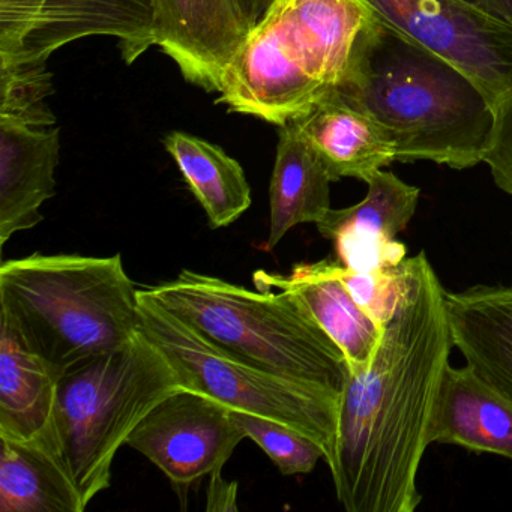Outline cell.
I'll use <instances>...</instances> for the list:
<instances>
[{
  "mask_svg": "<svg viewBox=\"0 0 512 512\" xmlns=\"http://www.w3.org/2000/svg\"><path fill=\"white\" fill-rule=\"evenodd\" d=\"M407 287L367 365L349 368L328 461L347 512H413L416 476L454 347L439 277L424 251L407 257Z\"/></svg>",
  "mask_w": 512,
  "mask_h": 512,
  "instance_id": "1",
  "label": "cell"
},
{
  "mask_svg": "<svg viewBox=\"0 0 512 512\" xmlns=\"http://www.w3.org/2000/svg\"><path fill=\"white\" fill-rule=\"evenodd\" d=\"M337 94L382 127L397 161L463 170L487 154L494 109L481 88L379 19Z\"/></svg>",
  "mask_w": 512,
  "mask_h": 512,
  "instance_id": "2",
  "label": "cell"
},
{
  "mask_svg": "<svg viewBox=\"0 0 512 512\" xmlns=\"http://www.w3.org/2000/svg\"><path fill=\"white\" fill-rule=\"evenodd\" d=\"M376 23L364 0H275L227 67L217 103L284 127L349 80Z\"/></svg>",
  "mask_w": 512,
  "mask_h": 512,
  "instance_id": "3",
  "label": "cell"
},
{
  "mask_svg": "<svg viewBox=\"0 0 512 512\" xmlns=\"http://www.w3.org/2000/svg\"><path fill=\"white\" fill-rule=\"evenodd\" d=\"M0 322L59 376L140 331L139 289L121 254H41L0 265Z\"/></svg>",
  "mask_w": 512,
  "mask_h": 512,
  "instance_id": "4",
  "label": "cell"
},
{
  "mask_svg": "<svg viewBox=\"0 0 512 512\" xmlns=\"http://www.w3.org/2000/svg\"><path fill=\"white\" fill-rule=\"evenodd\" d=\"M140 289L232 355L341 398L346 356L289 293L245 289L188 269Z\"/></svg>",
  "mask_w": 512,
  "mask_h": 512,
  "instance_id": "5",
  "label": "cell"
},
{
  "mask_svg": "<svg viewBox=\"0 0 512 512\" xmlns=\"http://www.w3.org/2000/svg\"><path fill=\"white\" fill-rule=\"evenodd\" d=\"M185 386L175 365L142 331L59 379L49 455L85 508L112 485L113 461L134 428Z\"/></svg>",
  "mask_w": 512,
  "mask_h": 512,
  "instance_id": "6",
  "label": "cell"
},
{
  "mask_svg": "<svg viewBox=\"0 0 512 512\" xmlns=\"http://www.w3.org/2000/svg\"><path fill=\"white\" fill-rule=\"evenodd\" d=\"M140 331L191 388L233 410L280 422L319 443L331 460L340 398L262 370L203 337L139 289Z\"/></svg>",
  "mask_w": 512,
  "mask_h": 512,
  "instance_id": "7",
  "label": "cell"
},
{
  "mask_svg": "<svg viewBox=\"0 0 512 512\" xmlns=\"http://www.w3.org/2000/svg\"><path fill=\"white\" fill-rule=\"evenodd\" d=\"M155 0H0V68L47 64L88 37L119 41L128 65L155 46Z\"/></svg>",
  "mask_w": 512,
  "mask_h": 512,
  "instance_id": "8",
  "label": "cell"
},
{
  "mask_svg": "<svg viewBox=\"0 0 512 512\" xmlns=\"http://www.w3.org/2000/svg\"><path fill=\"white\" fill-rule=\"evenodd\" d=\"M374 16L460 68L496 109L512 92V25L463 0H364Z\"/></svg>",
  "mask_w": 512,
  "mask_h": 512,
  "instance_id": "9",
  "label": "cell"
},
{
  "mask_svg": "<svg viewBox=\"0 0 512 512\" xmlns=\"http://www.w3.org/2000/svg\"><path fill=\"white\" fill-rule=\"evenodd\" d=\"M244 439L229 406L185 386L142 419L127 445L155 464L187 503L191 487L224 467Z\"/></svg>",
  "mask_w": 512,
  "mask_h": 512,
  "instance_id": "10",
  "label": "cell"
},
{
  "mask_svg": "<svg viewBox=\"0 0 512 512\" xmlns=\"http://www.w3.org/2000/svg\"><path fill=\"white\" fill-rule=\"evenodd\" d=\"M154 32L155 46L187 82L220 94L224 73L250 29L236 0H155Z\"/></svg>",
  "mask_w": 512,
  "mask_h": 512,
  "instance_id": "11",
  "label": "cell"
},
{
  "mask_svg": "<svg viewBox=\"0 0 512 512\" xmlns=\"http://www.w3.org/2000/svg\"><path fill=\"white\" fill-rule=\"evenodd\" d=\"M367 185L362 202L331 209L317 229L334 242L338 262L346 268L371 271L398 266L407 259V250L397 235L415 215L419 188L383 170L370 176Z\"/></svg>",
  "mask_w": 512,
  "mask_h": 512,
  "instance_id": "12",
  "label": "cell"
},
{
  "mask_svg": "<svg viewBox=\"0 0 512 512\" xmlns=\"http://www.w3.org/2000/svg\"><path fill=\"white\" fill-rule=\"evenodd\" d=\"M61 130L0 118V245L44 220L41 206L56 194Z\"/></svg>",
  "mask_w": 512,
  "mask_h": 512,
  "instance_id": "13",
  "label": "cell"
},
{
  "mask_svg": "<svg viewBox=\"0 0 512 512\" xmlns=\"http://www.w3.org/2000/svg\"><path fill=\"white\" fill-rule=\"evenodd\" d=\"M253 281L256 289L292 295L343 350L349 368L367 365L373 358L385 326L355 301L341 278L340 262L298 263L289 275L260 269Z\"/></svg>",
  "mask_w": 512,
  "mask_h": 512,
  "instance_id": "14",
  "label": "cell"
},
{
  "mask_svg": "<svg viewBox=\"0 0 512 512\" xmlns=\"http://www.w3.org/2000/svg\"><path fill=\"white\" fill-rule=\"evenodd\" d=\"M445 302L454 347L512 407V286L446 292Z\"/></svg>",
  "mask_w": 512,
  "mask_h": 512,
  "instance_id": "15",
  "label": "cell"
},
{
  "mask_svg": "<svg viewBox=\"0 0 512 512\" xmlns=\"http://www.w3.org/2000/svg\"><path fill=\"white\" fill-rule=\"evenodd\" d=\"M310 143L332 181L361 179L397 161L394 145L379 124L337 92L292 121Z\"/></svg>",
  "mask_w": 512,
  "mask_h": 512,
  "instance_id": "16",
  "label": "cell"
},
{
  "mask_svg": "<svg viewBox=\"0 0 512 512\" xmlns=\"http://www.w3.org/2000/svg\"><path fill=\"white\" fill-rule=\"evenodd\" d=\"M61 376L0 322V437L49 454Z\"/></svg>",
  "mask_w": 512,
  "mask_h": 512,
  "instance_id": "17",
  "label": "cell"
},
{
  "mask_svg": "<svg viewBox=\"0 0 512 512\" xmlns=\"http://www.w3.org/2000/svg\"><path fill=\"white\" fill-rule=\"evenodd\" d=\"M430 440L512 460V407L467 365H448L440 385Z\"/></svg>",
  "mask_w": 512,
  "mask_h": 512,
  "instance_id": "18",
  "label": "cell"
},
{
  "mask_svg": "<svg viewBox=\"0 0 512 512\" xmlns=\"http://www.w3.org/2000/svg\"><path fill=\"white\" fill-rule=\"evenodd\" d=\"M331 182L325 164L295 124L280 127L269 187L268 250L277 247L293 227L322 223L332 209Z\"/></svg>",
  "mask_w": 512,
  "mask_h": 512,
  "instance_id": "19",
  "label": "cell"
},
{
  "mask_svg": "<svg viewBox=\"0 0 512 512\" xmlns=\"http://www.w3.org/2000/svg\"><path fill=\"white\" fill-rule=\"evenodd\" d=\"M211 229H223L238 221L253 203L251 187L238 161L220 146L191 134L173 131L164 139Z\"/></svg>",
  "mask_w": 512,
  "mask_h": 512,
  "instance_id": "20",
  "label": "cell"
},
{
  "mask_svg": "<svg viewBox=\"0 0 512 512\" xmlns=\"http://www.w3.org/2000/svg\"><path fill=\"white\" fill-rule=\"evenodd\" d=\"M0 442V511H85L73 482L52 455L5 437Z\"/></svg>",
  "mask_w": 512,
  "mask_h": 512,
  "instance_id": "21",
  "label": "cell"
},
{
  "mask_svg": "<svg viewBox=\"0 0 512 512\" xmlns=\"http://www.w3.org/2000/svg\"><path fill=\"white\" fill-rule=\"evenodd\" d=\"M232 418L245 437L257 443L271 458L283 476L307 475L313 472L319 460H325V451L319 443L287 425L241 410L232 409Z\"/></svg>",
  "mask_w": 512,
  "mask_h": 512,
  "instance_id": "22",
  "label": "cell"
},
{
  "mask_svg": "<svg viewBox=\"0 0 512 512\" xmlns=\"http://www.w3.org/2000/svg\"><path fill=\"white\" fill-rule=\"evenodd\" d=\"M52 94V74L47 64L0 68V118L32 127H53L56 118L46 103Z\"/></svg>",
  "mask_w": 512,
  "mask_h": 512,
  "instance_id": "23",
  "label": "cell"
},
{
  "mask_svg": "<svg viewBox=\"0 0 512 512\" xmlns=\"http://www.w3.org/2000/svg\"><path fill=\"white\" fill-rule=\"evenodd\" d=\"M340 274L355 301L385 326L406 292V260L392 268L371 271H356L340 263Z\"/></svg>",
  "mask_w": 512,
  "mask_h": 512,
  "instance_id": "24",
  "label": "cell"
},
{
  "mask_svg": "<svg viewBox=\"0 0 512 512\" xmlns=\"http://www.w3.org/2000/svg\"><path fill=\"white\" fill-rule=\"evenodd\" d=\"M494 182L512 196V92L494 109L490 145L484 157Z\"/></svg>",
  "mask_w": 512,
  "mask_h": 512,
  "instance_id": "25",
  "label": "cell"
},
{
  "mask_svg": "<svg viewBox=\"0 0 512 512\" xmlns=\"http://www.w3.org/2000/svg\"><path fill=\"white\" fill-rule=\"evenodd\" d=\"M238 484L223 478V467L209 475L208 505L206 511H238Z\"/></svg>",
  "mask_w": 512,
  "mask_h": 512,
  "instance_id": "26",
  "label": "cell"
},
{
  "mask_svg": "<svg viewBox=\"0 0 512 512\" xmlns=\"http://www.w3.org/2000/svg\"><path fill=\"white\" fill-rule=\"evenodd\" d=\"M274 2L275 0H236L242 19L250 31L259 25Z\"/></svg>",
  "mask_w": 512,
  "mask_h": 512,
  "instance_id": "27",
  "label": "cell"
},
{
  "mask_svg": "<svg viewBox=\"0 0 512 512\" xmlns=\"http://www.w3.org/2000/svg\"><path fill=\"white\" fill-rule=\"evenodd\" d=\"M482 13L512 25V0H463Z\"/></svg>",
  "mask_w": 512,
  "mask_h": 512,
  "instance_id": "28",
  "label": "cell"
}]
</instances>
